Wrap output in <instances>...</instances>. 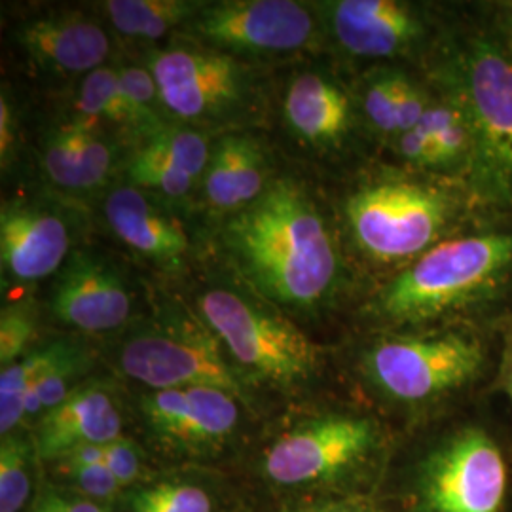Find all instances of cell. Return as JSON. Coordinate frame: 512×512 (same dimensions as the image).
Returning a JSON list of instances; mask_svg holds the SVG:
<instances>
[{
	"mask_svg": "<svg viewBox=\"0 0 512 512\" xmlns=\"http://www.w3.org/2000/svg\"><path fill=\"white\" fill-rule=\"evenodd\" d=\"M224 239L260 293L287 306H313L336 283L338 258L315 205L277 181L226 224Z\"/></svg>",
	"mask_w": 512,
	"mask_h": 512,
	"instance_id": "1",
	"label": "cell"
},
{
	"mask_svg": "<svg viewBox=\"0 0 512 512\" xmlns=\"http://www.w3.org/2000/svg\"><path fill=\"white\" fill-rule=\"evenodd\" d=\"M511 266L512 234L452 239L397 275L380 296V306L391 319H431L490 291Z\"/></svg>",
	"mask_w": 512,
	"mask_h": 512,
	"instance_id": "2",
	"label": "cell"
},
{
	"mask_svg": "<svg viewBox=\"0 0 512 512\" xmlns=\"http://www.w3.org/2000/svg\"><path fill=\"white\" fill-rule=\"evenodd\" d=\"M471 128L469 179L478 200L512 207V63L475 40L463 63V105Z\"/></svg>",
	"mask_w": 512,
	"mask_h": 512,
	"instance_id": "3",
	"label": "cell"
},
{
	"mask_svg": "<svg viewBox=\"0 0 512 512\" xmlns=\"http://www.w3.org/2000/svg\"><path fill=\"white\" fill-rule=\"evenodd\" d=\"M200 311L209 330L239 365L262 380L294 385L315 372L317 348L285 317L224 289L203 294Z\"/></svg>",
	"mask_w": 512,
	"mask_h": 512,
	"instance_id": "4",
	"label": "cell"
},
{
	"mask_svg": "<svg viewBox=\"0 0 512 512\" xmlns=\"http://www.w3.org/2000/svg\"><path fill=\"white\" fill-rule=\"evenodd\" d=\"M346 213L353 236L368 255L399 260L418 255L437 239L450 202L437 188L391 181L353 194Z\"/></svg>",
	"mask_w": 512,
	"mask_h": 512,
	"instance_id": "5",
	"label": "cell"
},
{
	"mask_svg": "<svg viewBox=\"0 0 512 512\" xmlns=\"http://www.w3.org/2000/svg\"><path fill=\"white\" fill-rule=\"evenodd\" d=\"M124 374L152 391L219 387L245 399L243 384L226 363L219 340L196 323L177 321L137 332L120 351Z\"/></svg>",
	"mask_w": 512,
	"mask_h": 512,
	"instance_id": "6",
	"label": "cell"
},
{
	"mask_svg": "<svg viewBox=\"0 0 512 512\" xmlns=\"http://www.w3.org/2000/svg\"><path fill=\"white\" fill-rule=\"evenodd\" d=\"M482 349L458 334L385 340L366 357L370 378L387 395L418 403L475 378Z\"/></svg>",
	"mask_w": 512,
	"mask_h": 512,
	"instance_id": "7",
	"label": "cell"
},
{
	"mask_svg": "<svg viewBox=\"0 0 512 512\" xmlns=\"http://www.w3.org/2000/svg\"><path fill=\"white\" fill-rule=\"evenodd\" d=\"M376 429L365 418L325 416L283 433L266 450L264 475L283 488L332 480L366 458Z\"/></svg>",
	"mask_w": 512,
	"mask_h": 512,
	"instance_id": "8",
	"label": "cell"
},
{
	"mask_svg": "<svg viewBox=\"0 0 512 512\" xmlns=\"http://www.w3.org/2000/svg\"><path fill=\"white\" fill-rule=\"evenodd\" d=\"M505 490V459L480 429H465L448 440L423 475V497L431 512H499Z\"/></svg>",
	"mask_w": 512,
	"mask_h": 512,
	"instance_id": "9",
	"label": "cell"
},
{
	"mask_svg": "<svg viewBox=\"0 0 512 512\" xmlns=\"http://www.w3.org/2000/svg\"><path fill=\"white\" fill-rule=\"evenodd\" d=\"M188 29L205 44L236 52H293L310 42L313 18L291 0H230L202 6Z\"/></svg>",
	"mask_w": 512,
	"mask_h": 512,
	"instance_id": "10",
	"label": "cell"
},
{
	"mask_svg": "<svg viewBox=\"0 0 512 512\" xmlns=\"http://www.w3.org/2000/svg\"><path fill=\"white\" fill-rule=\"evenodd\" d=\"M165 107L186 120L219 116L243 97L245 76L234 57L215 52L173 48L152 59Z\"/></svg>",
	"mask_w": 512,
	"mask_h": 512,
	"instance_id": "11",
	"label": "cell"
},
{
	"mask_svg": "<svg viewBox=\"0 0 512 512\" xmlns=\"http://www.w3.org/2000/svg\"><path fill=\"white\" fill-rule=\"evenodd\" d=\"M141 410L158 439L186 450L219 448L239 423L238 397L219 387L152 391Z\"/></svg>",
	"mask_w": 512,
	"mask_h": 512,
	"instance_id": "12",
	"label": "cell"
},
{
	"mask_svg": "<svg viewBox=\"0 0 512 512\" xmlns=\"http://www.w3.org/2000/svg\"><path fill=\"white\" fill-rule=\"evenodd\" d=\"M52 310L74 329L109 332L126 323L131 296L122 277L107 262L76 253L55 283Z\"/></svg>",
	"mask_w": 512,
	"mask_h": 512,
	"instance_id": "13",
	"label": "cell"
},
{
	"mask_svg": "<svg viewBox=\"0 0 512 512\" xmlns=\"http://www.w3.org/2000/svg\"><path fill=\"white\" fill-rule=\"evenodd\" d=\"M120 437L122 414L114 395L103 385H80L38 420L37 452L59 461L78 448L105 446Z\"/></svg>",
	"mask_w": 512,
	"mask_h": 512,
	"instance_id": "14",
	"label": "cell"
},
{
	"mask_svg": "<svg viewBox=\"0 0 512 512\" xmlns=\"http://www.w3.org/2000/svg\"><path fill=\"white\" fill-rule=\"evenodd\" d=\"M71 236L61 217L38 207L4 205L0 215L2 270L18 281L54 274L69 255Z\"/></svg>",
	"mask_w": 512,
	"mask_h": 512,
	"instance_id": "15",
	"label": "cell"
},
{
	"mask_svg": "<svg viewBox=\"0 0 512 512\" xmlns=\"http://www.w3.org/2000/svg\"><path fill=\"white\" fill-rule=\"evenodd\" d=\"M330 14L338 42L359 57L401 54L423 35L418 14L395 0H342Z\"/></svg>",
	"mask_w": 512,
	"mask_h": 512,
	"instance_id": "16",
	"label": "cell"
},
{
	"mask_svg": "<svg viewBox=\"0 0 512 512\" xmlns=\"http://www.w3.org/2000/svg\"><path fill=\"white\" fill-rule=\"evenodd\" d=\"M18 42L44 69L61 73H93L109 55V37L78 12H52L27 21Z\"/></svg>",
	"mask_w": 512,
	"mask_h": 512,
	"instance_id": "17",
	"label": "cell"
},
{
	"mask_svg": "<svg viewBox=\"0 0 512 512\" xmlns=\"http://www.w3.org/2000/svg\"><path fill=\"white\" fill-rule=\"evenodd\" d=\"M112 232L131 249L165 266H177L188 251L183 226L158 211L135 188L114 190L105 203Z\"/></svg>",
	"mask_w": 512,
	"mask_h": 512,
	"instance_id": "18",
	"label": "cell"
},
{
	"mask_svg": "<svg viewBox=\"0 0 512 512\" xmlns=\"http://www.w3.org/2000/svg\"><path fill=\"white\" fill-rule=\"evenodd\" d=\"M264 192V156L253 139H220L205 169V196L220 211H241Z\"/></svg>",
	"mask_w": 512,
	"mask_h": 512,
	"instance_id": "19",
	"label": "cell"
},
{
	"mask_svg": "<svg viewBox=\"0 0 512 512\" xmlns=\"http://www.w3.org/2000/svg\"><path fill=\"white\" fill-rule=\"evenodd\" d=\"M112 152L92 129L76 120L52 133L44 147V169L55 184L69 190H92L107 181Z\"/></svg>",
	"mask_w": 512,
	"mask_h": 512,
	"instance_id": "20",
	"label": "cell"
},
{
	"mask_svg": "<svg viewBox=\"0 0 512 512\" xmlns=\"http://www.w3.org/2000/svg\"><path fill=\"white\" fill-rule=\"evenodd\" d=\"M285 110L294 131L311 143H336L348 129V97L317 74L294 80Z\"/></svg>",
	"mask_w": 512,
	"mask_h": 512,
	"instance_id": "21",
	"label": "cell"
},
{
	"mask_svg": "<svg viewBox=\"0 0 512 512\" xmlns=\"http://www.w3.org/2000/svg\"><path fill=\"white\" fill-rule=\"evenodd\" d=\"M202 4L184 0H109L105 12L112 25L133 38H160L177 25L188 23Z\"/></svg>",
	"mask_w": 512,
	"mask_h": 512,
	"instance_id": "22",
	"label": "cell"
},
{
	"mask_svg": "<svg viewBox=\"0 0 512 512\" xmlns=\"http://www.w3.org/2000/svg\"><path fill=\"white\" fill-rule=\"evenodd\" d=\"M67 346L54 344L38 349L14 365L4 366L0 374V433L14 435V429L27 420L25 395L31 384L48 366L59 359Z\"/></svg>",
	"mask_w": 512,
	"mask_h": 512,
	"instance_id": "23",
	"label": "cell"
},
{
	"mask_svg": "<svg viewBox=\"0 0 512 512\" xmlns=\"http://www.w3.org/2000/svg\"><path fill=\"white\" fill-rule=\"evenodd\" d=\"M78 109L84 118H103L112 124L126 126L131 131H143V124L122 88L120 74L112 69H97L82 82Z\"/></svg>",
	"mask_w": 512,
	"mask_h": 512,
	"instance_id": "24",
	"label": "cell"
},
{
	"mask_svg": "<svg viewBox=\"0 0 512 512\" xmlns=\"http://www.w3.org/2000/svg\"><path fill=\"white\" fill-rule=\"evenodd\" d=\"M59 463L74 488L92 501H110L124 490L105 463L103 446L78 448L67 458L59 459Z\"/></svg>",
	"mask_w": 512,
	"mask_h": 512,
	"instance_id": "25",
	"label": "cell"
},
{
	"mask_svg": "<svg viewBox=\"0 0 512 512\" xmlns=\"http://www.w3.org/2000/svg\"><path fill=\"white\" fill-rule=\"evenodd\" d=\"M33 450L16 435L0 444V512H23L31 495Z\"/></svg>",
	"mask_w": 512,
	"mask_h": 512,
	"instance_id": "26",
	"label": "cell"
},
{
	"mask_svg": "<svg viewBox=\"0 0 512 512\" xmlns=\"http://www.w3.org/2000/svg\"><path fill=\"white\" fill-rule=\"evenodd\" d=\"M80 355L73 348H65L59 355V359L48 366L42 374H38L37 380L27 389L25 395V408H27V420L38 416V420L63 403L71 395V380L80 370Z\"/></svg>",
	"mask_w": 512,
	"mask_h": 512,
	"instance_id": "27",
	"label": "cell"
},
{
	"mask_svg": "<svg viewBox=\"0 0 512 512\" xmlns=\"http://www.w3.org/2000/svg\"><path fill=\"white\" fill-rule=\"evenodd\" d=\"M131 512H213L211 495L194 484L160 482L139 488L129 501Z\"/></svg>",
	"mask_w": 512,
	"mask_h": 512,
	"instance_id": "28",
	"label": "cell"
},
{
	"mask_svg": "<svg viewBox=\"0 0 512 512\" xmlns=\"http://www.w3.org/2000/svg\"><path fill=\"white\" fill-rule=\"evenodd\" d=\"M126 171L135 188H150L169 198L184 196L196 181L175 165L169 164L156 150L148 147L147 143L129 158Z\"/></svg>",
	"mask_w": 512,
	"mask_h": 512,
	"instance_id": "29",
	"label": "cell"
},
{
	"mask_svg": "<svg viewBox=\"0 0 512 512\" xmlns=\"http://www.w3.org/2000/svg\"><path fill=\"white\" fill-rule=\"evenodd\" d=\"M147 145L192 179H198L205 173L211 160L207 141L196 131L162 129L160 133L147 139Z\"/></svg>",
	"mask_w": 512,
	"mask_h": 512,
	"instance_id": "30",
	"label": "cell"
},
{
	"mask_svg": "<svg viewBox=\"0 0 512 512\" xmlns=\"http://www.w3.org/2000/svg\"><path fill=\"white\" fill-rule=\"evenodd\" d=\"M118 74H120L122 88L143 124V131H145L147 139L154 137L156 133H160L164 129L162 128V118H160V107H158L164 101L160 97L154 76L150 73V69L145 71V69H137V67L122 69V71H118Z\"/></svg>",
	"mask_w": 512,
	"mask_h": 512,
	"instance_id": "31",
	"label": "cell"
},
{
	"mask_svg": "<svg viewBox=\"0 0 512 512\" xmlns=\"http://www.w3.org/2000/svg\"><path fill=\"white\" fill-rule=\"evenodd\" d=\"M35 336L33 311L23 304L4 308L0 315V363L14 365Z\"/></svg>",
	"mask_w": 512,
	"mask_h": 512,
	"instance_id": "32",
	"label": "cell"
},
{
	"mask_svg": "<svg viewBox=\"0 0 512 512\" xmlns=\"http://www.w3.org/2000/svg\"><path fill=\"white\" fill-rule=\"evenodd\" d=\"M395 80L397 74H387L374 78L365 93L366 116L374 128L387 135L399 133L397 110H395Z\"/></svg>",
	"mask_w": 512,
	"mask_h": 512,
	"instance_id": "33",
	"label": "cell"
},
{
	"mask_svg": "<svg viewBox=\"0 0 512 512\" xmlns=\"http://www.w3.org/2000/svg\"><path fill=\"white\" fill-rule=\"evenodd\" d=\"M103 448H105V463L124 490L141 478L143 459H141L139 448L131 440L120 437L105 444Z\"/></svg>",
	"mask_w": 512,
	"mask_h": 512,
	"instance_id": "34",
	"label": "cell"
},
{
	"mask_svg": "<svg viewBox=\"0 0 512 512\" xmlns=\"http://www.w3.org/2000/svg\"><path fill=\"white\" fill-rule=\"evenodd\" d=\"M423 93L401 74L395 80V110H397V128L399 135L420 126L421 118L427 110Z\"/></svg>",
	"mask_w": 512,
	"mask_h": 512,
	"instance_id": "35",
	"label": "cell"
},
{
	"mask_svg": "<svg viewBox=\"0 0 512 512\" xmlns=\"http://www.w3.org/2000/svg\"><path fill=\"white\" fill-rule=\"evenodd\" d=\"M461 109V107H459ZM439 141L444 165H452L459 160H469L471 154V128L463 110H459L454 122L435 137Z\"/></svg>",
	"mask_w": 512,
	"mask_h": 512,
	"instance_id": "36",
	"label": "cell"
},
{
	"mask_svg": "<svg viewBox=\"0 0 512 512\" xmlns=\"http://www.w3.org/2000/svg\"><path fill=\"white\" fill-rule=\"evenodd\" d=\"M29 512H107L92 499H74L48 492L38 499Z\"/></svg>",
	"mask_w": 512,
	"mask_h": 512,
	"instance_id": "37",
	"label": "cell"
},
{
	"mask_svg": "<svg viewBox=\"0 0 512 512\" xmlns=\"http://www.w3.org/2000/svg\"><path fill=\"white\" fill-rule=\"evenodd\" d=\"M399 148L408 162L429 167V137L423 135L420 129L399 135Z\"/></svg>",
	"mask_w": 512,
	"mask_h": 512,
	"instance_id": "38",
	"label": "cell"
},
{
	"mask_svg": "<svg viewBox=\"0 0 512 512\" xmlns=\"http://www.w3.org/2000/svg\"><path fill=\"white\" fill-rule=\"evenodd\" d=\"M291 512H376V507L370 499H365V497H346V499L323 501V503L302 507V509Z\"/></svg>",
	"mask_w": 512,
	"mask_h": 512,
	"instance_id": "39",
	"label": "cell"
},
{
	"mask_svg": "<svg viewBox=\"0 0 512 512\" xmlns=\"http://www.w3.org/2000/svg\"><path fill=\"white\" fill-rule=\"evenodd\" d=\"M14 150V112L6 97L0 101V156L2 162H8Z\"/></svg>",
	"mask_w": 512,
	"mask_h": 512,
	"instance_id": "40",
	"label": "cell"
},
{
	"mask_svg": "<svg viewBox=\"0 0 512 512\" xmlns=\"http://www.w3.org/2000/svg\"><path fill=\"white\" fill-rule=\"evenodd\" d=\"M503 378H505V387L509 391L512 399V338L509 340L507 346V353H505V366H503Z\"/></svg>",
	"mask_w": 512,
	"mask_h": 512,
	"instance_id": "41",
	"label": "cell"
},
{
	"mask_svg": "<svg viewBox=\"0 0 512 512\" xmlns=\"http://www.w3.org/2000/svg\"><path fill=\"white\" fill-rule=\"evenodd\" d=\"M511 48H512V27H511Z\"/></svg>",
	"mask_w": 512,
	"mask_h": 512,
	"instance_id": "42",
	"label": "cell"
}]
</instances>
